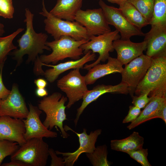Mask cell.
Listing matches in <instances>:
<instances>
[{"label":"cell","instance_id":"1","mask_svg":"<svg viewBox=\"0 0 166 166\" xmlns=\"http://www.w3.org/2000/svg\"><path fill=\"white\" fill-rule=\"evenodd\" d=\"M25 22L26 29L24 33L17 40L18 49L11 52L13 58L16 60V67L19 66L23 61V57L26 54L28 56L27 63L34 62L39 54L43 53L44 50L51 51L50 48L46 43L48 38L47 35L41 32L37 33L34 30L33 25L34 14L28 8L25 10Z\"/></svg>","mask_w":166,"mask_h":166},{"label":"cell","instance_id":"2","mask_svg":"<svg viewBox=\"0 0 166 166\" xmlns=\"http://www.w3.org/2000/svg\"><path fill=\"white\" fill-rule=\"evenodd\" d=\"M89 40H77L68 36H63L59 39L51 42H47L46 45L49 47L52 53L48 55H42L38 57L34 61V72L36 75L44 74L42 64L57 63L60 61L69 58L74 60L80 58L83 51L80 46Z\"/></svg>","mask_w":166,"mask_h":166},{"label":"cell","instance_id":"3","mask_svg":"<svg viewBox=\"0 0 166 166\" xmlns=\"http://www.w3.org/2000/svg\"><path fill=\"white\" fill-rule=\"evenodd\" d=\"M151 64L135 91L137 96L147 90L149 97H166V55L152 58Z\"/></svg>","mask_w":166,"mask_h":166},{"label":"cell","instance_id":"4","mask_svg":"<svg viewBox=\"0 0 166 166\" xmlns=\"http://www.w3.org/2000/svg\"><path fill=\"white\" fill-rule=\"evenodd\" d=\"M67 100V97L60 93L54 92L40 101L38 107L46 114L43 125L50 130L54 127H58L61 136L64 138H67L69 136L63 127V122L67 120L65 112L66 107L65 105Z\"/></svg>","mask_w":166,"mask_h":166},{"label":"cell","instance_id":"5","mask_svg":"<svg viewBox=\"0 0 166 166\" xmlns=\"http://www.w3.org/2000/svg\"><path fill=\"white\" fill-rule=\"evenodd\" d=\"M42 11L39 14L45 17V29L54 40L63 36H70L77 40H89L85 28L76 21L64 20L53 15L46 9L43 1Z\"/></svg>","mask_w":166,"mask_h":166},{"label":"cell","instance_id":"6","mask_svg":"<svg viewBox=\"0 0 166 166\" xmlns=\"http://www.w3.org/2000/svg\"><path fill=\"white\" fill-rule=\"evenodd\" d=\"M10 157L11 160L21 161L28 166H45L49 156V147L43 138L26 140Z\"/></svg>","mask_w":166,"mask_h":166},{"label":"cell","instance_id":"7","mask_svg":"<svg viewBox=\"0 0 166 166\" xmlns=\"http://www.w3.org/2000/svg\"><path fill=\"white\" fill-rule=\"evenodd\" d=\"M119 33L116 30L98 35L92 36L87 42L81 45L80 48L85 54L91 50L93 53H97L99 55L95 61L90 64H85L83 69L89 70L101 61L105 62L107 60L109 57V52L114 50L113 42L121 38Z\"/></svg>","mask_w":166,"mask_h":166},{"label":"cell","instance_id":"8","mask_svg":"<svg viewBox=\"0 0 166 166\" xmlns=\"http://www.w3.org/2000/svg\"><path fill=\"white\" fill-rule=\"evenodd\" d=\"M57 85L66 95L68 102L66 106L70 108L76 102L82 99L89 90L84 76L80 69H74L57 81Z\"/></svg>","mask_w":166,"mask_h":166},{"label":"cell","instance_id":"9","mask_svg":"<svg viewBox=\"0 0 166 166\" xmlns=\"http://www.w3.org/2000/svg\"><path fill=\"white\" fill-rule=\"evenodd\" d=\"M99 4L108 23L113 26L120 33L121 39L129 40L135 36H144L145 33L131 24L119 8L109 6L102 0H100Z\"/></svg>","mask_w":166,"mask_h":166},{"label":"cell","instance_id":"10","mask_svg":"<svg viewBox=\"0 0 166 166\" xmlns=\"http://www.w3.org/2000/svg\"><path fill=\"white\" fill-rule=\"evenodd\" d=\"M74 20L85 28L89 38L111 31L101 8L85 10L80 9Z\"/></svg>","mask_w":166,"mask_h":166},{"label":"cell","instance_id":"11","mask_svg":"<svg viewBox=\"0 0 166 166\" xmlns=\"http://www.w3.org/2000/svg\"><path fill=\"white\" fill-rule=\"evenodd\" d=\"M152 61V58L143 54L125 65L121 73V82L127 85L132 96L150 67Z\"/></svg>","mask_w":166,"mask_h":166},{"label":"cell","instance_id":"12","mask_svg":"<svg viewBox=\"0 0 166 166\" xmlns=\"http://www.w3.org/2000/svg\"><path fill=\"white\" fill-rule=\"evenodd\" d=\"M64 128L65 131L70 130L76 134L78 137L79 146L75 151L72 152H62L58 150L55 151L57 155H61L66 166H73L78 160L80 156L82 153L92 152L96 148L95 145L97 139L102 132L101 129L92 131L89 134L87 133V130L84 128L83 132L78 133L73 130L66 125Z\"/></svg>","mask_w":166,"mask_h":166},{"label":"cell","instance_id":"13","mask_svg":"<svg viewBox=\"0 0 166 166\" xmlns=\"http://www.w3.org/2000/svg\"><path fill=\"white\" fill-rule=\"evenodd\" d=\"M29 113L24 98L15 84L9 95L0 100V117L7 116L14 118H26Z\"/></svg>","mask_w":166,"mask_h":166},{"label":"cell","instance_id":"14","mask_svg":"<svg viewBox=\"0 0 166 166\" xmlns=\"http://www.w3.org/2000/svg\"><path fill=\"white\" fill-rule=\"evenodd\" d=\"M29 105V114L26 119H22L26 129L24 137L26 141L33 138L57 137V133L49 130L42 122L40 116L42 111L31 103Z\"/></svg>","mask_w":166,"mask_h":166},{"label":"cell","instance_id":"15","mask_svg":"<svg viewBox=\"0 0 166 166\" xmlns=\"http://www.w3.org/2000/svg\"><path fill=\"white\" fill-rule=\"evenodd\" d=\"M25 131L22 120L7 116L0 117V140L16 142L21 146L26 141L24 137Z\"/></svg>","mask_w":166,"mask_h":166},{"label":"cell","instance_id":"16","mask_svg":"<svg viewBox=\"0 0 166 166\" xmlns=\"http://www.w3.org/2000/svg\"><path fill=\"white\" fill-rule=\"evenodd\" d=\"M107 93L127 94L129 93V89L126 84L121 82L114 85H98L92 89L89 90L82 98L81 105L77 109L76 117L74 121L75 126L77 125L80 116L87 106L100 96Z\"/></svg>","mask_w":166,"mask_h":166},{"label":"cell","instance_id":"17","mask_svg":"<svg viewBox=\"0 0 166 166\" xmlns=\"http://www.w3.org/2000/svg\"><path fill=\"white\" fill-rule=\"evenodd\" d=\"M114 50L117 52L118 60L123 65H125L132 60L143 54L146 50L147 42L135 43L130 39L123 40L121 39L113 42Z\"/></svg>","mask_w":166,"mask_h":166},{"label":"cell","instance_id":"18","mask_svg":"<svg viewBox=\"0 0 166 166\" xmlns=\"http://www.w3.org/2000/svg\"><path fill=\"white\" fill-rule=\"evenodd\" d=\"M151 28L145 34L147 42L146 55L152 58L166 55V27L151 25Z\"/></svg>","mask_w":166,"mask_h":166},{"label":"cell","instance_id":"19","mask_svg":"<svg viewBox=\"0 0 166 166\" xmlns=\"http://www.w3.org/2000/svg\"><path fill=\"white\" fill-rule=\"evenodd\" d=\"M85 54L83 57L78 59L69 61L56 65L42 63V66L52 67L46 70L44 75L47 81L52 83L57 79L60 74L65 71L71 69H83L86 63L95 60L96 56L95 53L91 50L89 51Z\"/></svg>","mask_w":166,"mask_h":166},{"label":"cell","instance_id":"20","mask_svg":"<svg viewBox=\"0 0 166 166\" xmlns=\"http://www.w3.org/2000/svg\"><path fill=\"white\" fill-rule=\"evenodd\" d=\"M105 64H97L88 70L85 76L86 85L93 84L98 79L107 75L116 73H121L123 65L116 58L109 57Z\"/></svg>","mask_w":166,"mask_h":166},{"label":"cell","instance_id":"21","mask_svg":"<svg viewBox=\"0 0 166 166\" xmlns=\"http://www.w3.org/2000/svg\"><path fill=\"white\" fill-rule=\"evenodd\" d=\"M83 0H57L49 12L53 15L62 19L74 21L75 15L81 9Z\"/></svg>","mask_w":166,"mask_h":166},{"label":"cell","instance_id":"22","mask_svg":"<svg viewBox=\"0 0 166 166\" xmlns=\"http://www.w3.org/2000/svg\"><path fill=\"white\" fill-rule=\"evenodd\" d=\"M151 99L141 111L137 118L127 127L129 130L150 120L157 118L159 111L166 104V97H151Z\"/></svg>","mask_w":166,"mask_h":166},{"label":"cell","instance_id":"23","mask_svg":"<svg viewBox=\"0 0 166 166\" xmlns=\"http://www.w3.org/2000/svg\"><path fill=\"white\" fill-rule=\"evenodd\" d=\"M144 138L137 132H133L128 137L121 140H112L111 149L114 151L127 153L143 148Z\"/></svg>","mask_w":166,"mask_h":166},{"label":"cell","instance_id":"24","mask_svg":"<svg viewBox=\"0 0 166 166\" xmlns=\"http://www.w3.org/2000/svg\"><path fill=\"white\" fill-rule=\"evenodd\" d=\"M119 9L127 20L132 25L141 29L149 23L141 13L128 1L119 5Z\"/></svg>","mask_w":166,"mask_h":166},{"label":"cell","instance_id":"25","mask_svg":"<svg viewBox=\"0 0 166 166\" xmlns=\"http://www.w3.org/2000/svg\"><path fill=\"white\" fill-rule=\"evenodd\" d=\"M24 30L19 28L12 34L7 36L0 37V65H4L7 56L12 50L17 49L13 43V41L19 34Z\"/></svg>","mask_w":166,"mask_h":166},{"label":"cell","instance_id":"26","mask_svg":"<svg viewBox=\"0 0 166 166\" xmlns=\"http://www.w3.org/2000/svg\"><path fill=\"white\" fill-rule=\"evenodd\" d=\"M108 152L105 144L96 147L92 153H86L87 158L93 166H109L111 163L107 159Z\"/></svg>","mask_w":166,"mask_h":166},{"label":"cell","instance_id":"27","mask_svg":"<svg viewBox=\"0 0 166 166\" xmlns=\"http://www.w3.org/2000/svg\"><path fill=\"white\" fill-rule=\"evenodd\" d=\"M149 24L166 27V0H155Z\"/></svg>","mask_w":166,"mask_h":166},{"label":"cell","instance_id":"28","mask_svg":"<svg viewBox=\"0 0 166 166\" xmlns=\"http://www.w3.org/2000/svg\"><path fill=\"white\" fill-rule=\"evenodd\" d=\"M155 0H128L149 23L151 19Z\"/></svg>","mask_w":166,"mask_h":166},{"label":"cell","instance_id":"29","mask_svg":"<svg viewBox=\"0 0 166 166\" xmlns=\"http://www.w3.org/2000/svg\"><path fill=\"white\" fill-rule=\"evenodd\" d=\"M19 146L16 142L6 140H0V165L6 157L12 155Z\"/></svg>","mask_w":166,"mask_h":166},{"label":"cell","instance_id":"30","mask_svg":"<svg viewBox=\"0 0 166 166\" xmlns=\"http://www.w3.org/2000/svg\"><path fill=\"white\" fill-rule=\"evenodd\" d=\"M130 156L142 166H151L148 159V149L143 148L127 153Z\"/></svg>","mask_w":166,"mask_h":166},{"label":"cell","instance_id":"31","mask_svg":"<svg viewBox=\"0 0 166 166\" xmlns=\"http://www.w3.org/2000/svg\"><path fill=\"white\" fill-rule=\"evenodd\" d=\"M14 10L12 0H0V16L5 18H13Z\"/></svg>","mask_w":166,"mask_h":166},{"label":"cell","instance_id":"32","mask_svg":"<svg viewBox=\"0 0 166 166\" xmlns=\"http://www.w3.org/2000/svg\"><path fill=\"white\" fill-rule=\"evenodd\" d=\"M150 92L147 90L139 96H132V103L133 105L141 109H144L151 99L148 96Z\"/></svg>","mask_w":166,"mask_h":166},{"label":"cell","instance_id":"33","mask_svg":"<svg viewBox=\"0 0 166 166\" xmlns=\"http://www.w3.org/2000/svg\"><path fill=\"white\" fill-rule=\"evenodd\" d=\"M141 111V109L134 105L129 107V110L127 115L123 121V123L132 122L135 121L139 116Z\"/></svg>","mask_w":166,"mask_h":166},{"label":"cell","instance_id":"34","mask_svg":"<svg viewBox=\"0 0 166 166\" xmlns=\"http://www.w3.org/2000/svg\"><path fill=\"white\" fill-rule=\"evenodd\" d=\"M49 155L51 158L50 166H64L65 164L63 158L57 156L55 151L52 148L49 149Z\"/></svg>","mask_w":166,"mask_h":166},{"label":"cell","instance_id":"35","mask_svg":"<svg viewBox=\"0 0 166 166\" xmlns=\"http://www.w3.org/2000/svg\"><path fill=\"white\" fill-rule=\"evenodd\" d=\"M3 65H0V100L6 97L10 92V90L5 87L3 83L2 72Z\"/></svg>","mask_w":166,"mask_h":166},{"label":"cell","instance_id":"36","mask_svg":"<svg viewBox=\"0 0 166 166\" xmlns=\"http://www.w3.org/2000/svg\"><path fill=\"white\" fill-rule=\"evenodd\" d=\"M34 83L39 88H45L47 85V82L44 79L39 78L35 80Z\"/></svg>","mask_w":166,"mask_h":166},{"label":"cell","instance_id":"37","mask_svg":"<svg viewBox=\"0 0 166 166\" xmlns=\"http://www.w3.org/2000/svg\"><path fill=\"white\" fill-rule=\"evenodd\" d=\"M1 166H28L26 164L20 161L12 160L8 163L3 164Z\"/></svg>","mask_w":166,"mask_h":166},{"label":"cell","instance_id":"38","mask_svg":"<svg viewBox=\"0 0 166 166\" xmlns=\"http://www.w3.org/2000/svg\"><path fill=\"white\" fill-rule=\"evenodd\" d=\"M157 118L161 119L166 124V104L163 105L159 111Z\"/></svg>","mask_w":166,"mask_h":166},{"label":"cell","instance_id":"39","mask_svg":"<svg viewBox=\"0 0 166 166\" xmlns=\"http://www.w3.org/2000/svg\"><path fill=\"white\" fill-rule=\"evenodd\" d=\"M35 93L36 95L39 97H44L48 95V91L45 88H37Z\"/></svg>","mask_w":166,"mask_h":166},{"label":"cell","instance_id":"40","mask_svg":"<svg viewBox=\"0 0 166 166\" xmlns=\"http://www.w3.org/2000/svg\"><path fill=\"white\" fill-rule=\"evenodd\" d=\"M109 2L113 3H116L119 5H120L123 2L128 1V0H107Z\"/></svg>","mask_w":166,"mask_h":166},{"label":"cell","instance_id":"41","mask_svg":"<svg viewBox=\"0 0 166 166\" xmlns=\"http://www.w3.org/2000/svg\"><path fill=\"white\" fill-rule=\"evenodd\" d=\"M5 32L4 26L3 24L0 23V37L2 36Z\"/></svg>","mask_w":166,"mask_h":166}]
</instances>
